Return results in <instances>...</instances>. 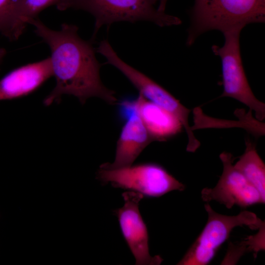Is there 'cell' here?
I'll use <instances>...</instances> for the list:
<instances>
[{"instance_id":"6da1fadb","label":"cell","mask_w":265,"mask_h":265,"mask_svg":"<svg viewBox=\"0 0 265 265\" xmlns=\"http://www.w3.org/2000/svg\"><path fill=\"white\" fill-rule=\"evenodd\" d=\"M28 24L49 47L53 76L55 85L43 101L45 106L59 103L64 95L77 97L83 104L91 97L99 98L108 104L116 103L115 93L106 87L100 76L101 64L96 58L93 41H86L78 34V27L63 23L53 30L37 18Z\"/></svg>"},{"instance_id":"7a4b0ae2","label":"cell","mask_w":265,"mask_h":265,"mask_svg":"<svg viewBox=\"0 0 265 265\" xmlns=\"http://www.w3.org/2000/svg\"><path fill=\"white\" fill-rule=\"evenodd\" d=\"M265 21V0H194L186 44L211 30L223 33Z\"/></svg>"},{"instance_id":"3957f363","label":"cell","mask_w":265,"mask_h":265,"mask_svg":"<svg viewBox=\"0 0 265 265\" xmlns=\"http://www.w3.org/2000/svg\"><path fill=\"white\" fill-rule=\"evenodd\" d=\"M158 0H59L55 4L61 11L80 9L91 14L95 22L92 41L103 26L117 22L146 21L162 27L182 23L178 17L159 11L155 7Z\"/></svg>"},{"instance_id":"277c9868","label":"cell","mask_w":265,"mask_h":265,"mask_svg":"<svg viewBox=\"0 0 265 265\" xmlns=\"http://www.w3.org/2000/svg\"><path fill=\"white\" fill-rule=\"evenodd\" d=\"M204 207L208 214L207 223L177 265H208L234 228L245 226L256 230L265 224V221L251 212L243 211L236 215H226L214 211L209 203Z\"/></svg>"},{"instance_id":"5b68a950","label":"cell","mask_w":265,"mask_h":265,"mask_svg":"<svg viewBox=\"0 0 265 265\" xmlns=\"http://www.w3.org/2000/svg\"><path fill=\"white\" fill-rule=\"evenodd\" d=\"M97 178L104 185L110 184L115 188L138 192L147 197H159L186 188L163 167L150 162L116 169L99 168Z\"/></svg>"},{"instance_id":"8992f818","label":"cell","mask_w":265,"mask_h":265,"mask_svg":"<svg viewBox=\"0 0 265 265\" xmlns=\"http://www.w3.org/2000/svg\"><path fill=\"white\" fill-rule=\"evenodd\" d=\"M241 30L236 28L224 31V45L212 48L222 63L223 91L220 97H230L244 104L255 112L258 121H262L265 118V105L252 92L242 65L239 42Z\"/></svg>"},{"instance_id":"52a82bcc","label":"cell","mask_w":265,"mask_h":265,"mask_svg":"<svg viewBox=\"0 0 265 265\" xmlns=\"http://www.w3.org/2000/svg\"><path fill=\"white\" fill-rule=\"evenodd\" d=\"M96 51L104 56L107 62L118 69L148 101L175 115L181 121L187 135L186 150L194 152L200 146L188 122L190 109L183 106L166 89L153 80L123 61L107 40L102 41Z\"/></svg>"},{"instance_id":"ba28073f","label":"cell","mask_w":265,"mask_h":265,"mask_svg":"<svg viewBox=\"0 0 265 265\" xmlns=\"http://www.w3.org/2000/svg\"><path fill=\"white\" fill-rule=\"evenodd\" d=\"M223 171L215 186L204 188L202 200L209 203L215 201L231 209L237 205L245 208L257 204H265L260 193L234 166V157L229 152L219 156Z\"/></svg>"},{"instance_id":"9c48e42d","label":"cell","mask_w":265,"mask_h":265,"mask_svg":"<svg viewBox=\"0 0 265 265\" xmlns=\"http://www.w3.org/2000/svg\"><path fill=\"white\" fill-rule=\"evenodd\" d=\"M122 196L124 204L114 211L118 218L122 235L137 265H158L163 261L159 255L152 256L149 252L147 228L139 210V205L144 197L141 194L128 190Z\"/></svg>"},{"instance_id":"30bf717a","label":"cell","mask_w":265,"mask_h":265,"mask_svg":"<svg viewBox=\"0 0 265 265\" xmlns=\"http://www.w3.org/2000/svg\"><path fill=\"white\" fill-rule=\"evenodd\" d=\"M52 76L50 57L13 69L0 80V101L26 96Z\"/></svg>"},{"instance_id":"8fae6325","label":"cell","mask_w":265,"mask_h":265,"mask_svg":"<svg viewBox=\"0 0 265 265\" xmlns=\"http://www.w3.org/2000/svg\"><path fill=\"white\" fill-rule=\"evenodd\" d=\"M131 107L132 112L122 128L116 143L114 161L103 163L100 168L116 169L132 165L153 141L141 119L135 110Z\"/></svg>"},{"instance_id":"7c38bea8","label":"cell","mask_w":265,"mask_h":265,"mask_svg":"<svg viewBox=\"0 0 265 265\" xmlns=\"http://www.w3.org/2000/svg\"><path fill=\"white\" fill-rule=\"evenodd\" d=\"M153 141H165L180 132L183 125L173 114L145 99L142 95L132 103Z\"/></svg>"},{"instance_id":"4fadbf2b","label":"cell","mask_w":265,"mask_h":265,"mask_svg":"<svg viewBox=\"0 0 265 265\" xmlns=\"http://www.w3.org/2000/svg\"><path fill=\"white\" fill-rule=\"evenodd\" d=\"M245 142L244 152L234 166L256 188L265 202V164L255 144L249 139Z\"/></svg>"},{"instance_id":"5bb4252c","label":"cell","mask_w":265,"mask_h":265,"mask_svg":"<svg viewBox=\"0 0 265 265\" xmlns=\"http://www.w3.org/2000/svg\"><path fill=\"white\" fill-rule=\"evenodd\" d=\"M23 4L24 0H0V33L10 41L18 40L26 26Z\"/></svg>"},{"instance_id":"9a60e30c","label":"cell","mask_w":265,"mask_h":265,"mask_svg":"<svg viewBox=\"0 0 265 265\" xmlns=\"http://www.w3.org/2000/svg\"><path fill=\"white\" fill-rule=\"evenodd\" d=\"M258 232L246 238L235 242H231L221 265H236L244 254L252 252L254 258L258 253L265 249V224L259 229Z\"/></svg>"},{"instance_id":"2e32d148","label":"cell","mask_w":265,"mask_h":265,"mask_svg":"<svg viewBox=\"0 0 265 265\" xmlns=\"http://www.w3.org/2000/svg\"><path fill=\"white\" fill-rule=\"evenodd\" d=\"M59 0H24L23 21L27 26L31 19L37 18L45 8L56 4Z\"/></svg>"},{"instance_id":"e0dca14e","label":"cell","mask_w":265,"mask_h":265,"mask_svg":"<svg viewBox=\"0 0 265 265\" xmlns=\"http://www.w3.org/2000/svg\"><path fill=\"white\" fill-rule=\"evenodd\" d=\"M159 2L157 9L160 12H165L166 2L168 0H158Z\"/></svg>"},{"instance_id":"ac0fdd59","label":"cell","mask_w":265,"mask_h":265,"mask_svg":"<svg viewBox=\"0 0 265 265\" xmlns=\"http://www.w3.org/2000/svg\"><path fill=\"white\" fill-rule=\"evenodd\" d=\"M6 50L3 48H0V68L2 62L6 54Z\"/></svg>"}]
</instances>
